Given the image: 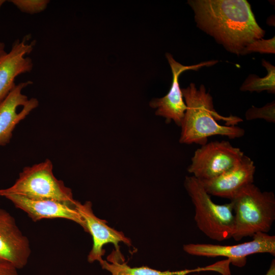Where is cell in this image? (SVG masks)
<instances>
[{"label": "cell", "instance_id": "1", "mask_svg": "<svg viewBox=\"0 0 275 275\" xmlns=\"http://www.w3.org/2000/svg\"><path fill=\"white\" fill-rule=\"evenodd\" d=\"M197 26L228 51L238 56L265 31L245 0H189Z\"/></svg>", "mask_w": 275, "mask_h": 275}, {"label": "cell", "instance_id": "2", "mask_svg": "<svg viewBox=\"0 0 275 275\" xmlns=\"http://www.w3.org/2000/svg\"><path fill=\"white\" fill-rule=\"evenodd\" d=\"M181 91L186 109L180 126V143L202 146L211 136L218 135L234 139L244 135V129L236 125L242 119L219 114L214 108L212 97L204 85L197 88L194 83H190Z\"/></svg>", "mask_w": 275, "mask_h": 275}, {"label": "cell", "instance_id": "3", "mask_svg": "<svg viewBox=\"0 0 275 275\" xmlns=\"http://www.w3.org/2000/svg\"><path fill=\"white\" fill-rule=\"evenodd\" d=\"M234 216L232 238L239 241L258 233H267L275 219V197L254 183L242 188L230 201Z\"/></svg>", "mask_w": 275, "mask_h": 275}, {"label": "cell", "instance_id": "4", "mask_svg": "<svg viewBox=\"0 0 275 275\" xmlns=\"http://www.w3.org/2000/svg\"><path fill=\"white\" fill-rule=\"evenodd\" d=\"M184 185L195 206V221L207 237L218 241L232 238L234 216L231 202L222 205L213 202L200 181L186 176Z\"/></svg>", "mask_w": 275, "mask_h": 275}, {"label": "cell", "instance_id": "5", "mask_svg": "<svg viewBox=\"0 0 275 275\" xmlns=\"http://www.w3.org/2000/svg\"><path fill=\"white\" fill-rule=\"evenodd\" d=\"M51 161L25 167L11 186L0 189V196L17 195L34 200H52L75 205L71 189L53 173Z\"/></svg>", "mask_w": 275, "mask_h": 275}, {"label": "cell", "instance_id": "6", "mask_svg": "<svg viewBox=\"0 0 275 275\" xmlns=\"http://www.w3.org/2000/svg\"><path fill=\"white\" fill-rule=\"evenodd\" d=\"M244 155L228 141L207 142L195 151L187 170L199 180H208L237 165Z\"/></svg>", "mask_w": 275, "mask_h": 275}, {"label": "cell", "instance_id": "7", "mask_svg": "<svg viewBox=\"0 0 275 275\" xmlns=\"http://www.w3.org/2000/svg\"><path fill=\"white\" fill-rule=\"evenodd\" d=\"M187 254L207 257H225L233 264L242 266L247 256L257 253H269L275 255V236L258 233L251 241L232 245L207 243H189L183 245Z\"/></svg>", "mask_w": 275, "mask_h": 275}, {"label": "cell", "instance_id": "8", "mask_svg": "<svg viewBox=\"0 0 275 275\" xmlns=\"http://www.w3.org/2000/svg\"><path fill=\"white\" fill-rule=\"evenodd\" d=\"M172 73V82L169 92L164 96L151 101L150 106L156 108L155 115L163 117L166 122L172 121L180 126L182 120L186 109V106L179 82V77L183 72L188 70H198L204 66H212L218 62L217 60H210L189 66L183 65L177 62L169 53L166 54Z\"/></svg>", "mask_w": 275, "mask_h": 275}, {"label": "cell", "instance_id": "9", "mask_svg": "<svg viewBox=\"0 0 275 275\" xmlns=\"http://www.w3.org/2000/svg\"><path fill=\"white\" fill-rule=\"evenodd\" d=\"M36 44L30 35H26L21 40H15L9 52L0 51V101L16 85V77L32 70L33 61L27 55L32 52Z\"/></svg>", "mask_w": 275, "mask_h": 275}, {"label": "cell", "instance_id": "10", "mask_svg": "<svg viewBox=\"0 0 275 275\" xmlns=\"http://www.w3.org/2000/svg\"><path fill=\"white\" fill-rule=\"evenodd\" d=\"M32 84V81L28 80L16 85L0 101V146L9 143L16 125L38 106L37 99H29L22 93Z\"/></svg>", "mask_w": 275, "mask_h": 275}, {"label": "cell", "instance_id": "11", "mask_svg": "<svg viewBox=\"0 0 275 275\" xmlns=\"http://www.w3.org/2000/svg\"><path fill=\"white\" fill-rule=\"evenodd\" d=\"M31 253L28 237L17 226L14 217L0 207V260L22 269L26 265Z\"/></svg>", "mask_w": 275, "mask_h": 275}, {"label": "cell", "instance_id": "12", "mask_svg": "<svg viewBox=\"0 0 275 275\" xmlns=\"http://www.w3.org/2000/svg\"><path fill=\"white\" fill-rule=\"evenodd\" d=\"M92 207V204L90 201L84 204L77 201L76 205L78 212L85 221L87 232L91 234L93 238V246L88 256V261L90 263L97 261L100 263L103 261L102 256L105 253V250L103 249L104 245L112 243L115 249H118L119 242L130 245L131 241L122 232L109 227L105 220L97 217Z\"/></svg>", "mask_w": 275, "mask_h": 275}, {"label": "cell", "instance_id": "13", "mask_svg": "<svg viewBox=\"0 0 275 275\" xmlns=\"http://www.w3.org/2000/svg\"><path fill=\"white\" fill-rule=\"evenodd\" d=\"M256 167L254 161L244 155L234 167L208 180H199L210 196L230 201L245 186L253 183Z\"/></svg>", "mask_w": 275, "mask_h": 275}, {"label": "cell", "instance_id": "14", "mask_svg": "<svg viewBox=\"0 0 275 275\" xmlns=\"http://www.w3.org/2000/svg\"><path fill=\"white\" fill-rule=\"evenodd\" d=\"M4 197L27 213L34 222L43 218H65L79 224L87 232L85 221L78 212L76 204L73 205L52 200H34L17 195H8Z\"/></svg>", "mask_w": 275, "mask_h": 275}, {"label": "cell", "instance_id": "15", "mask_svg": "<svg viewBox=\"0 0 275 275\" xmlns=\"http://www.w3.org/2000/svg\"><path fill=\"white\" fill-rule=\"evenodd\" d=\"M100 263L102 268L109 271L111 275H187L192 272L209 271V266L198 267L194 269H186L177 271H160L147 266L131 267L125 262L123 255L119 248L116 249Z\"/></svg>", "mask_w": 275, "mask_h": 275}, {"label": "cell", "instance_id": "16", "mask_svg": "<svg viewBox=\"0 0 275 275\" xmlns=\"http://www.w3.org/2000/svg\"><path fill=\"white\" fill-rule=\"evenodd\" d=\"M262 65L267 70V74L263 77L249 75L240 86L241 91L260 93L266 91L269 93H275V67L264 59L262 60Z\"/></svg>", "mask_w": 275, "mask_h": 275}, {"label": "cell", "instance_id": "17", "mask_svg": "<svg viewBox=\"0 0 275 275\" xmlns=\"http://www.w3.org/2000/svg\"><path fill=\"white\" fill-rule=\"evenodd\" d=\"M245 118L246 120L262 119L268 122L274 123L275 122V101L266 104L261 107H257L252 106L248 109L245 113Z\"/></svg>", "mask_w": 275, "mask_h": 275}, {"label": "cell", "instance_id": "18", "mask_svg": "<svg viewBox=\"0 0 275 275\" xmlns=\"http://www.w3.org/2000/svg\"><path fill=\"white\" fill-rule=\"evenodd\" d=\"M9 2L23 13L35 14L44 11L50 1L48 0H11Z\"/></svg>", "mask_w": 275, "mask_h": 275}, {"label": "cell", "instance_id": "19", "mask_svg": "<svg viewBox=\"0 0 275 275\" xmlns=\"http://www.w3.org/2000/svg\"><path fill=\"white\" fill-rule=\"evenodd\" d=\"M274 36L269 39H260L249 44L243 50L241 55H245L252 52L260 53H275Z\"/></svg>", "mask_w": 275, "mask_h": 275}, {"label": "cell", "instance_id": "20", "mask_svg": "<svg viewBox=\"0 0 275 275\" xmlns=\"http://www.w3.org/2000/svg\"><path fill=\"white\" fill-rule=\"evenodd\" d=\"M17 270L11 263L0 260V275H19Z\"/></svg>", "mask_w": 275, "mask_h": 275}, {"label": "cell", "instance_id": "21", "mask_svg": "<svg viewBox=\"0 0 275 275\" xmlns=\"http://www.w3.org/2000/svg\"><path fill=\"white\" fill-rule=\"evenodd\" d=\"M265 275H275V260L273 259L270 267Z\"/></svg>", "mask_w": 275, "mask_h": 275}, {"label": "cell", "instance_id": "22", "mask_svg": "<svg viewBox=\"0 0 275 275\" xmlns=\"http://www.w3.org/2000/svg\"><path fill=\"white\" fill-rule=\"evenodd\" d=\"M5 44L4 42L0 41V51L5 50Z\"/></svg>", "mask_w": 275, "mask_h": 275}, {"label": "cell", "instance_id": "23", "mask_svg": "<svg viewBox=\"0 0 275 275\" xmlns=\"http://www.w3.org/2000/svg\"><path fill=\"white\" fill-rule=\"evenodd\" d=\"M6 1H5V0H0V9L1 8V7H2V6L3 5V4L6 2Z\"/></svg>", "mask_w": 275, "mask_h": 275}, {"label": "cell", "instance_id": "24", "mask_svg": "<svg viewBox=\"0 0 275 275\" xmlns=\"http://www.w3.org/2000/svg\"><path fill=\"white\" fill-rule=\"evenodd\" d=\"M193 275H198V274H193Z\"/></svg>", "mask_w": 275, "mask_h": 275}]
</instances>
